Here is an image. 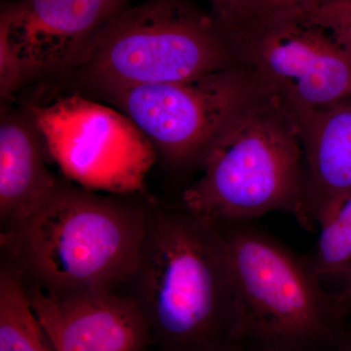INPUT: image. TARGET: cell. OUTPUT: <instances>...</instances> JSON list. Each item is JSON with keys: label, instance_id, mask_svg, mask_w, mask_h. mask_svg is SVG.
Wrapping results in <instances>:
<instances>
[{"label": "cell", "instance_id": "14", "mask_svg": "<svg viewBox=\"0 0 351 351\" xmlns=\"http://www.w3.org/2000/svg\"><path fill=\"white\" fill-rule=\"evenodd\" d=\"M320 233L309 258L321 279L343 277L351 265V195L320 219Z\"/></svg>", "mask_w": 351, "mask_h": 351}, {"label": "cell", "instance_id": "4", "mask_svg": "<svg viewBox=\"0 0 351 351\" xmlns=\"http://www.w3.org/2000/svg\"><path fill=\"white\" fill-rule=\"evenodd\" d=\"M218 226L234 290L232 346L245 351L337 348L345 314L311 261L248 223Z\"/></svg>", "mask_w": 351, "mask_h": 351}, {"label": "cell", "instance_id": "20", "mask_svg": "<svg viewBox=\"0 0 351 351\" xmlns=\"http://www.w3.org/2000/svg\"><path fill=\"white\" fill-rule=\"evenodd\" d=\"M223 351H244L242 350H239V348H237V346H230V348H226V350Z\"/></svg>", "mask_w": 351, "mask_h": 351}, {"label": "cell", "instance_id": "12", "mask_svg": "<svg viewBox=\"0 0 351 351\" xmlns=\"http://www.w3.org/2000/svg\"><path fill=\"white\" fill-rule=\"evenodd\" d=\"M51 158L27 113L2 114L0 123V219L4 232L51 199L62 182L48 168Z\"/></svg>", "mask_w": 351, "mask_h": 351}, {"label": "cell", "instance_id": "16", "mask_svg": "<svg viewBox=\"0 0 351 351\" xmlns=\"http://www.w3.org/2000/svg\"><path fill=\"white\" fill-rule=\"evenodd\" d=\"M302 18L326 29L351 54V0H328Z\"/></svg>", "mask_w": 351, "mask_h": 351}, {"label": "cell", "instance_id": "3", "mask_svg": "<svg viewBox=\"0 0 351 351\" xmlns=\"http://www.w3.org/2000/svg\"><path fill=\"white\" fill-rule=\"evenodd\" d=\"M200 166L199 179L182 191L180 209L217 225L285 212L313 230L297 120L260 90L215 138Z\"/></svg>", "mask_w": 351, "mask_h": 351}, {"label": "cell", "instance_id": "9", "mask_svg": "<svg viewBox=\"0 0 351 351\" xmlns=\"http://www.w3.org/2000/svg\"><path fill=\"white\" fill-rule=\"evenodd\" d=\"M125 4L113 0H18L0 14V46L29 76L69 69L95 32Z\"/></svg>", "mask_w": 351, "mask_h": 351}, {"label": "cell", "instance_id": "15", "mask_svg": "<svg viewBox=\"0 0 351 351\" xmlns=\"http://www.w3.org/2000/svg\"><path fill=\"white\" fill-rule=\"evenodd\" d=\"M209 6V15L233 46L250 36L258 25L254 0H203Z\"/></svg>", "mask_w": 351, "mask_h": 351}, {"label": "cell", "instance_id": "19", "mask_svg": "<svg viewBox=\"0 0 351 351\" xmlns=\"http://www.w3.org/2000/svg\"><path fill=\"white\" fill-rule=\"evenodd\" d=\"M336 348L338 351H351V334L341 331Z\"/></svg>", "mask_w": 351, "mask_h": 351}, {"label": "cell", "instance_id": "21", "mask_svg": "<svg viewBox=\"0 0 351 351\" xmlns=\"http://www.w3.org/2000/svg\"><path fill=\"white\" fill-rule=\"evenodd\" d=\"M113 1L119 2V3H121V4H125L127 0H113Z\"/></svg>", "mask_w": 351, "mask_h": 351}, {"label": "cell", "instance_id": "18", "mask_svg": "<svg viewBox=\"0 0 351 351\" xmlns=\"http://www.w3.org/2000/svg\"><path fill=\"white\" fill-rule=\"evenodd\" d=\"M343 279H345V283H343V290L339 294L336 295V298L339 307L343 314H346L351 311V265L343 276Z\"/></svg>", "mask_w": 351, "mask_h": 351}, {"label": "cell", "instance_id": "2", "mask_svg": "<svg viewBox=\"0 0 351 351\" xmlns=\"http://www.w3.org/2000/svg\"><path fill=\"white\" fill-rule=\"evenodd\" d=\"M151 209L63 184L38 211L2 232L7 263L27 285L52 294L114 290L137 267Z\"/></svg>", "mask_w": 351, "mask_h": 351}, {"label": "cell", "instance_id": "5", "mask_svg": "<svg viewBox=\"0 0 351 351\" xmlns=\"http://www.w3.org/2000/svg\"><path fill=\"white\" fill-rule=\"evenodd\" d=\"M239 64L232 41L209 13L186 0H149L110 18L68 71L105 97Z\"/></svg>", "mask_w": 351, "mask_h": 351}, {"label": "cell", "instance_id": "17", "mask_svg": "<svg viewBox=\"0 0 351 351\" xmlns=\"http://www.w3.org/2000/svg\"><path fill=\"white\" fill-rule=\"evenodd\" d=\"M258 25L306 16L328 0H254ZM257 25V27H258Z\"/></svg>", "mask_w": 351, "mask_h": 351}, {"label": "cell", "instance_id": "13", "mask_svg": "<svg viewBox=\"0 0 351 351\" xmlns=\"http://www.w3.org/2000/svg\"><path fill=\"white\" fill-rule=\"evenodd\" d=\"M0 351H50L24 277L7 262L0 270Z\"/></svg>", "mask_w": 351, "mask_h": 351}, {"label": "cell", "instance_id": "8", "mask_svg": "<svg viewBox=\"0 0 351 351\" xmlns=\"http://www.w3.org/2000/svg\"><path fill=\"white\" fill-rule=\"evenodd\" d=\"M261 93L297 119L351 97V54L304 18L258 25L235 45Z\"/></svg>", "mask_w": 351, "mask_h": 351}, {"label": "cell", "instance_id": "11", "mask_svg": "<svg viewBox=\"0 0 351 351\" xmlns=\"http://www.w3.org/2000/svg\"><path fill=\"white\" fill-rule=\"evenodd\" d=\"M313 228L351 195V97L297 117Z\"/></svg>", "mask_w": 351, "mask_h": 351}, {"label": "cell", "instance_id": "7", "mask_svg": "<svg viewBox=\"0 0 351 351\" xmlns=\"http://www.w3.org/2000/svg\"><path fill=\"white\" fill-rule=\"evenodd\" d=\"M258 91L241 64L181 80L105 96L173 167L200 164L208 147Z\"/></svg>", "mask_w": 351, "mask_h": 351}, {"label": "cell", "instance_id": "1", "mask_svg": "<svg viewBox=\"0 0 351 351\" xmlns=\"http://www.w3.org/2000/svg\"><path fill=\"white\" fill-rule=\"evenodd\" d=\"M128 283L161 351L232 346L234 290L221 228L180 208L152 206Z\"/></svg>", "mask_w": 351, "mask_h": 351}, {"label": "cell", "instance_id": "22", "mask_svg": "<svg viewBox=\"0 0 351 351\" xmlns=\"http://www.w3.org/2000/svg\"><path fill=\"white\" fill-rule=\"evenodd\" d=\"M161 351V350H160Z\"/></svg>", "mask_w": 351, "mask_h": 351}, {"label": "cell", "instance_id": "10", "mask_svg": "<svg viewBox=\"0 0 351 351\" xmlns=\"http://www.w3.org/2000/svg\"><path fill=\"white\" fill-rule=\"evenodd\" d=\"M27 289L54 351H149L154 343L147 317L130 295L114 290L52 294L36 286Z\"/></svg>", "mask_w": 351, "mask_h": 351}, {"label": "cell", "instance_id": "6", "mask_svg": "<svg viewBox=\"0 0 351 351\" xmlns=\"http://www.w3.org/2000/svg\"><path fill=\"white\" fill-rule=\"evenodd\" d=\"M25 112L52 160L83 188L121 195L142 188L157 152L119 110L76 92L29 104Z\"/></svg>", "mask_w": 351, "mask_h": 351}]
</instances>
